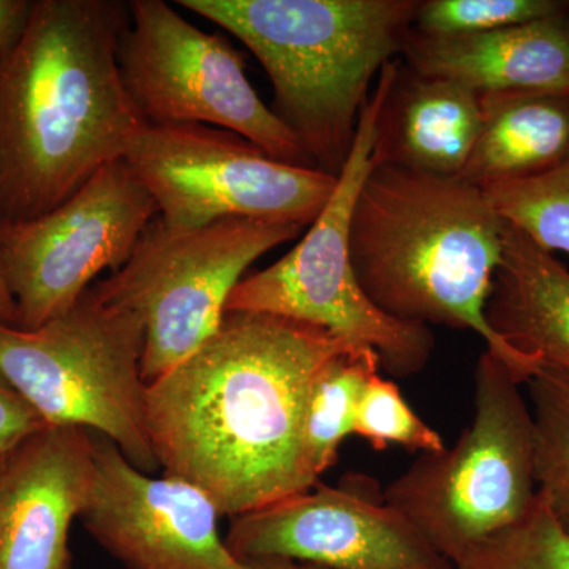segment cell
<instances>
[{
  "label": "cell",
  "mask_w": 569,
  "mask_h": 569,
  "mask_svg": "<svg viewBox=\"0 0 569 569\" xmlns=\"http://www.w3.org/2000/svg\"><path fill=\"white\" fill-rule=\"evenodd\" d=\"M348 350L316 326L224 313L204 343L148 385L149 437L164 475L197 486L231 518L312 489L310 392Z\"/></svg>",
  "instance_id": "obj_1"
},
{
  "label": "cell",
  "mask_w": 569,
  "mask_h": 569,
  "mask_svg": "<svg viewBox=\"0 0 569 569\" xmlns=\"http://www.w3.org/2000/svg\"><path fill=\"white\" fill-rule=\"evenodd\" d=\"M123 0H32L0 52V220L29 222L123 159L146 126L119 71Z\"/></svg>",
  "instance_id": "obj_2"
},
{
  "label": "cell",
  "mask_w": 569,
  "mask_h": 569,
  "mask_svg": "<svg viewBox=\"0 0 569 569\" xmlns=\"http://www.w3.org/2000/svg\"><path fill=\"white\" fill-rule=\"evenodd\" d=\"M503 253V220L479 187L373 163L350 223L359 287L388 317L473 331L526 385L541 362L508 346L486 318Z\"/></svg>",
  "instance_id": "obj_3"
},
{
  "label": "cell",
  "mask_w": 569,
  "mask_h": 569,
  "mask_svg": "<svg viewBox=\"0 0 569 569\" xmlns=\"http://www.w3.org/2000/svg\"><path fill=\"white\" fill-rule=\"evenodd\" d=\"M263 67L271 110L316 168L339 176L370 84L402 56L417 0H179Z\"/></svg>",
  "instance_id": "obj_4"
},
{
  "label": "cell",
  "mask_w": 569,
  "mask_h": 569,
  "mask_svg": "<svg viewBox=\"0 0 569 569\" xmlns=\"http://www.w3.org/2000/svg\"><path fill=\"white\" fill-rule=\"evenodd\" d=\"M400 59L388 62L359 114L358 129L335 192L309 231L284 257L236 284L227 312H254L325 329L355 348L376 351L392 377L418 376L436 348L429 326L388 317L369 298L350 261L356 198L373 167V148Z\"/></svg>",
  "instance_id": "obj_5"
},
{
  "label": "cell",
  "mask_w": 569,
  "mask_h": 569,
  "mask_svg": "<svg viewBox=\"0 0 569 569\" xmlns=\"http://www.w3.org/2000/svg\"><path fill=\"white\" fill-rule=\"evenodd\" d=\"M144 329L92 287L69 312L37 329L0 326V373L48 426L112 441L138 470H159L142 378Z\"/></svg>",
  "instance_id": "obj_6"
},
{
  "label": "cell",
  "mask_w": 569,
  "mask_h": 569,
  "mask_svg": "<svg viewBox=\"0 0 569 569\" xmlns=\"http://www.w3.org/2000/svg\"><path fill=\"white\" fill-rule=\"evenodd\" d=\"M520 387L485 351L471 426L455 447L422 452L385 490L387 505L449 563L522 518L538 496L533 417Z\"/></svg>",
  "instance_id": "obj_7"
},
{
  "label": "cell",
  "mask_w": 569,
  "mask_h": 569,
  "mask_svg": "<svg viewBox=\"0 0 569 569\" xmlns=\"http://www.w3.org/2000/svg\"><path fill=\"white\" fill-rule=\"evenodd\" d=\"M301 224L227 219L190 231L153 220L127 263L92 284L144 329L142 378L159 380L219 329L236 284L264 253L298 238Z\"/></svg>",
  "instance_id": "obj_8"
},
{
  "label": "cell",
  "mask_w": 569,
  "mask_h": 569,
  "mask_svg": "<svg viewBox=\"0 0 569 569\" xmlns=\"http://www.w3.org/2000/svg\"><path fill=\"white\" fill-rule=\"evenodd\" d=\"M123 159L156 201L159 222L173 231L227 219L309 227L337 183L335 174L280 162L246 138L203 123H146Z\"/></svg>",
  "instance_id": "obj_9"
},
{
  "label": "cell",
  "mask_w": 569,
  "mask_h": 569,
  "mask_svg": "<svg viewBox=\"0 0 569 569\" xmlns=\"http://www.w3.org/2000/svg\"><path fill=\"white\" fill-rule=\"evenodd\" d=\"M134 110L149 126L203 123L253 142L280 162L316 168L301 142L246 77V62L163 0H132L118 50Z\"/></svg>",
  "instance_id": "obj_10"
},
{
  "label": "cell",
  "mask_w": 569,
  "mask_h": 569,
  "mask_svg": "<svg viewBox=\"0 0 569 569\" xmlns=\"http://www.w3.org/2000/svg\"><path fill=\"white\" fill-rule=\"evenodd\" d=\"M157 213L151 193L118 159L51 212L29 222L0 220V269L18 328L63 316L100 272L119 271Z\"/></svg>",
  "instance_id": "obj_11"
},
{
  "label": "cell",
  "mask_w": 569,
  "mask_h": 569,
  "mask_svg": "<svg viewBox=\"0 0 569 569\" xmlns=\"http://www.w3.org/2000/svg\"><path fill=\"white\" fill-rule=\"evenodd\" d=\"M365 485H321L236 516L238 560L284 559L326 569H452L403 516Z\"/></svg>",
  "instance_id": "obj_12"
},
{
  "label": "cell",
  "mask_w": 569,
  "mask_h": 569,
  "mask_svg": "<svg viewBox=\"0 0 569 569\" xmlns=\"http://www.w3.org/2000/svg\"><path fill=\"white\" fill-rule=\"evenodd\" d=\"M93 443L96 482L80 519L123 568L242 569L220 537L219 509L203 490L138 470L97 433Z\"/></svg>",
  "instance_id": "obj_13"
},
{
  "label": "cell",
  "mask_w": 569,
  "mask_h": 569,
  "mask_svg": "<svg viewBox=\"0 0 569 569\" xmlns=\"http://www.w3.org/2000/svg\"><path fill=\"white\" fill-rule=\"evenodd\" d=\"M93 433L44 427L0 458V569H70L69 531L91 498Z\"/></svg>",
  "instance_id": "obj_14"
},
{
  "label": "cell",
  "mask_w": 569,
  "mask_h": 569,
  "mask_svg": "<svg viewBox=\"0 0 569 569\" xmlns=\"http://www.w3.org/2000/svg\"><path fill=\"white\" fill-rule=\"evenodd\" d=\"M406 66L425 77L458 81L478 93H569V9L541 20L463 37L411 31Z\"/></svg>",
  "instance_id": "obj_15"
},
{
  "label": "cell",
  "mask_w": 569,
  "mask_h": 569,
  "mask_svg": "<svg viewBox=\"0 0 569 569\" xmlns=\"http://www.w3.org/2000/svg\"><path fill=\"white\" fill-rule=\"evenodd\" d=\"M481 96L447 78L425 77L403 66L377 126L373 163L440 178H458L481 129Z\"/></svg>",
  "instance_id": "obj_16"
},
{
  "label": "cell",
  "mask_w": 569,
  "mask_h": 569,
  "mask_svg": "<svg viewBox=\"0 0 569 569\" xmlns=\"http://www.w3.org/2000/svg\"><path fill=\"white\" fill-rule=\"evenodd\" d=\"M486 318L515 350L569 370V271L507 222Z\"/></svg>",
  "instance_id": "obj_17"
},
{
  "label": "cell",
  "mask_w": 569,
  "mask_h": 569,
  "mask_svg": "<svg viewBox=\"0 0 569 569\" xmlns=\"http://www.w3.org/2000/svg\"><path fill=\"white\" fill-rule=\"evenodd\" d=\"M481 129L463 168L479 189L548 173L569 159V93H479Z\"/></svg>",
  "instance_id": "obj_18"
},
{
  "label": "cell",
  "mask_w": 569,
  "mask_h": 569,
  "mask_svg": "<svg viewBox=\"0 0 569 569\" xmlns=\"http://www.w3.org/2000/svg\"><path fill=\"white\" fill-rule=\"evenodd\" d=\"M380 367L376 351L355 348L331 359L317 377L305 425L307 466L317 478L336 466L340 445L353 433L362 391Z\"/></svg>",
  "instance_id": "obj_19"
},
{
  "label": "cell",
  "mask_w": 569,
  "mask_h": 569,
  "mask_svg": "<svg viewBox=\"0 0 569 569\" xmlns=\"http://www.w3.org/2000/svg\"><path fill=\"white\" fill-rule=\"evenodd\" d=\"M538 492L569 529V370L541 366L526 383Z\"/></svg>",
  "instance_id": "obj_20"
},
{
  "label": "cell",
  "mask_w": 569,
  "mask_h": 569,
  "mask_svg": "<svg viewBox=\"0 0 569 569\" xmlns=\"http://www.w3.org/2000/svg\"><path fill=\"white\" fill-rule=\"evenodd\" d=\"M452 569H569V529L538 492L522 518L468 549Z\"/></svg>",
  "instance_id": "obj_21"
},
{
  "label": "cell",
  "mask_w": 569,
  "mask_h": 569,
  "mask_svg": "<svg viewBox=\"0 0 569 569\" xmlns=\"http://www.w3.org/2000/svg\"><path fill=\"white\" fill-rule=\"evenodd\" d=\"M501 220L546 252L569 254V159L523 181L481 189Z\"/></svg>",
  "instance_id": "obj_22"
},
{
  "label": "cell",
  "mask_w": 569,
  "mask_h": 569,
  "mask_svg": "<svg viewBox=\"0 0 569 569\" xmlns=\"http://www.w3.org/2000/svg\"><path fill=\"white\" fill-rule=\"evenodd\" d=\"M559 0H426L418 2L411 31L426 37H463L498 31L559 13Z\"/></svg>",
  "instance_id": "obj_23"
},
{
  "label": "cell",
  "mask_w": 569,
  "mask_h": 569,
  "mask_svg": "<svg viewBox=\"0 0 569 569\" xmlns=\"http://www.w3.org/2000/svg\"><path fill=\"white\" fill-rule=\"evenodd\" d=\"M353 433L369 441L377 451L389 445L421 452H440L447 448L440 433L411 410L395 381L380 373L362 391Z\"/></svg>",
  "instance_id": "obj_24"
},
{
  "label": "cell",
  "mask_w": 569,
  "mask_h": 569,
  "mask_svg": "<svg viewBox=\"0 0 569 569\" xmlns=\"http://www.w3.org/2000/svg\"><path fill=\"white\" fill-rule=\"evenodd\" d=\"M50 427L10 381L0 373V456Z\"/></svg>",
  "instance_id": "obj_25"
},
{
  "label": "cell",
  "mask_w": 569,
  "mask_h": 569,
  "mask_svg": "<svg viewBox=\"0 0 569 569\" xmlns=\"http://www.w3.org/2000/svg\"><path fill=\"white\" fill-rule=\"evenodd\" d=\"M32 0H0V52L20 37L28 21Z\"/></svg>",
  "instance_id": "obj_26"
},
{
  "label": "cell",
  "mask_w": 569,
  "mask_h": 569,
  "mask_svg": "<svg viewBox=\"0 0 569 569\" xmlns=\"http://www.w3.org/2000/svg\"><path fill=\"white\" fill-rule=\"evenodd\" d=\"M0 326H13L18 328V309L14 305L6 279H3L2 269H0Z\"/></svg>",
  "instance_id": "obj_27"
},
{
  "label": "cell",
  "mask_w": 569,
  "mask_h": 569,
  "mask_svg": "<svg viewBox=\"0 0 569 569\" xmlns=\"http://www.w3.org/2000/svg\"><path fill=\"white\" fill-rule=\"evenodd\" d=\"M242 569H326L302 561L284 559H252L241 560Z\"/></svg>",
  "instance_id": "obj_28"
},
{
  "label": "cell",
  "mask_w": 569,
  "mask_h": 569,
  "mask_svg": "<svg viewBox=\"0 0 569 569\" xmlns=\"http://www.w3.org/2000/svg\"><path fill=\"white\" fill-rule=\"evenodd\" d=\"M568 9H569V2H568Z\"/></svg>",
  "instance_id": "obj_29"
},
{
  "label": "cell",
  "mask_w": 569,
  "mask_h": 569,
  "mask_svg": "<svg viewBox=\"0 0 569 569\" xmlns=\"http://www.w3.org/2000/svg\"><path fill=\"white\" fill-rule=\"evenodd\" d=\"M0 458H2V456H0Z\"/></svg>",
  "instance_id": "obj_30"
}]
</instances>
